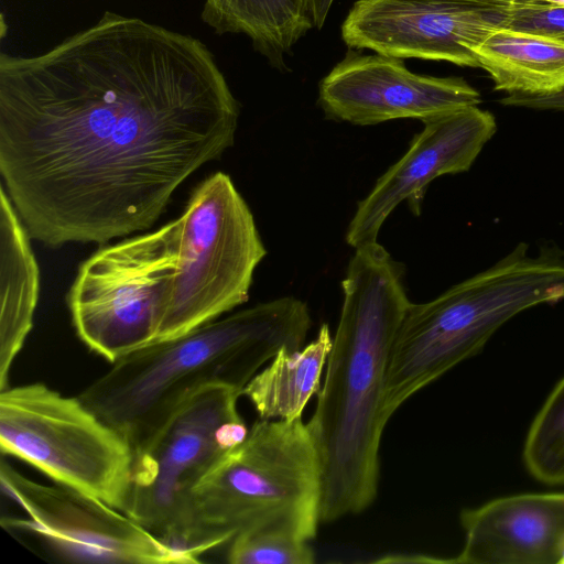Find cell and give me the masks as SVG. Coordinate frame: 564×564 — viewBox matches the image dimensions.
I'll return each instance as SVG.
<instances>
[{
    "mask_svg": "<svg viewBox=\"0 0 564 564\" xmlns=\"http://www.w3.org/2000/svg\"><path fill=\"white\" fill-rule=\"evenodd\" d=\"M177 219V273L155 341L183 335L246 303L254 270L267 256L248 204L224 172L197 185Z\"/></svg>",
    "mask_w": 564,
    "mask_h": 564,
    "instance_id": "cell-8",
    "label": "cell"
},
{
    "mask_svg": "<svg viewBox=\"0 0 564 564\" xmlns=\"http://www.w3.org/2000/svg\"><path fill=\"white\" fill-rule=\"evenodd\" d=\"M192 507L206 552L240 531L283 525L312 540L321 508L318 455L302 419L257 421L196 484Z\"/></svg>",
    "mask_w": 564,
    "mask_h": 564,
    "instance_id": "cell-5",
    "label": "cell"
},
{
    "mask_svg": "<svg viewBox=\"0 0 564 564\" xmlns=\"http://www.w3.org/2000/svg\"><path fill=\"white\" fill-rule=\"evenodd\" d=\"M0 448L58 485L124 512L133 449L78 397L41 382L0 391Z\"/></svg>",
    "mask_w": 564,
    "mask_h": 564,
    "instance_id": "cell-7",
    "label": "cell"
},
{
    "mask_svg": "<svg viewBox=\"0 0 564 564\" xmlns=\"http://www.w3.org/2000/svg\"><path fill=\"white\" fill-rule=\"evenodd\" d=\"M523 458L538 480L564 484V378L535 416L525 440Z\"/></svg>",
    "mask_w": 564,
    "mask_h": 564,
    "instance_id": "cell-18",
    "label": "cell"
},
{
    "mask_svg": "<svg viewBox=\"0 0 564 564\" xmlns=\"http://www.w3.org/2000/svg\"><path fill=\"white\" fill-rule=\"evenodd\" d=\"M479 1L497 3V4H510V3L528 2V1H533V0H479Z\"/></svg>",
    "mask_w": 564,
    "mask_h": 564,
    "instance_id": "cell-24",
    "label": "cell"
},
{
    "mask_svg": "<svg viewBox=\"0 0 564 564\" xmlns=\"http://www.w3.org/2000/svg\"><path fill=\"white\" fill-rule=\"evenodd\" d=\"M502 28L564 42V6L543 0L510 3Z\"/></svg>",
    "mask_w": 564,
    "mask_h": 564,
    "instance_id": "cell-20",
    "label": "cell"
},
{
    "mask_svg": "<svg viewBox=\"0 0 564 564\" xmlns=\"http://www.w3.org/2000/svg\"><path fill=\"white\" fill-rule=\"evenodd\" d=\"M318 101L327 118L357 126L433 117L478 106L480 94L463 78L410 72L402 58L349 52L323 78Z\"/></svg>",
    "mask_w": 564,
    "mask_h": 564,
    "instance_id": "cell-13",
    "label": "cell"
},
{
    "mask_svg": "<svg viewBox=\"0 0 564 564\" xmlns=\"http://www.w3.org/2000/svg\"><path fill=\"white\" fill-rule=\"evenodd\" d=\"M519 242L507 256L425 303H410L392 344L383 417L415 392L478 354L517 314L564 301V249L529 254Z\"/></svg>",
    "mask_w": 564,
    "mask_h": 564,
    "instance_id": "cell-4",
    "label": "cell"
},
{
    "mask_svg": "<svg viewBox=\"0 0 564 564\" xmlns=\"http://www.w3.org/2000/svg\"><path fill=\"white\" fill-rule=\"evenodd\" d=\"M543 1H549V2L558 3V4L564 6V0H543Z\"/></svg>",
    "mask_w": 564,
    "mask_h": 564,
    "instance_id": "cell-25",
    "label": "cell"
},
{
    "mask_svg": "<svg viewBox=\"0 0 564 564\" xmlns=\"http://www.w3.org/2000/svg\"><path fill=\"white\" fill-rule=\"evenodd\" d=\"M404 267L378 241L355 249L317 403L306 423L321 469V522L360 513L376 499L386 373L410 300Z\"/></svg>",
    "mask_w": 564,
    "mask_h": 564,
    "instance_id": "cell-2",
    "label": "cell"
},
{
    "mask_svg": "<svg viewBox=\"0 0 564 564\" xmlns=\"http://www.w3.org/2000/svg\"><path fill=\"white\" fill-rule=\"evenodd\" d=\"M241 391L207 387L188 399L143 446L133 449L124 513L167 542L186 564L203 547L192 507L200 478L247 436L238 411Z\"/></svg>",
    "mask_w": 564,
    "mask_h": 564,
    "instance_id": "cell-6",
    "label": "cell"
},
{
    "mask_svg": "<svg viewBox=\"0 0 564 564\" xmlns=\"http://www.w3.org/2000/svg\"><path fill=\"white\" fill-rule=\"evenodd\" d=\"M500 102L510 107L564 111V89L558 93L541 96L511 94L502 98Z\"/></svg>",
    "mask_w": 564,
    "mask_h": 564,
    "instance_id": "cell-21",
    "label": "cell"
},
{
    "mask_svg": "<svg viewBox=\"0 0 564 564\" xmlns=\"http://www.w3.org/2000/svg\"><path fill=\"white\" fill-rule=\"evenodd\" d=\"M495 89L541 96L564 89V42L503 28L490 30L474 47Z\"/></svg>",
    "mask_w": 564,
    "mask_h": 564,
    "instance_id": "cell-16",
    "label": "cell"
},
{
    "mask_svg": "<svg viewBox=\"0 0 564 564\" xmlns=\"http://www.w3.org/2000/svg\"><path fill=\"white\" fill-rule=\"evenodd\" d=\"M231 0H205L202 19L215 31L225 23L229 13Z\"/></svg>",
    "mask_w": 564,
    "mask_h": 564,
    "instance_id": "cell-22",
    "label": "cell"
},
{
    "mask_svg": "<svg viewBox=\"0 0 564 564\" xmlns=\"http://www.w3.org/2000/svg\"><path fill=\"white\" fill-rule=\"evenodd\" d=\"M0 391L32 329L40 272L30 239L4 188L0 187Z\"/></svg>",
    "mask_w": 564,
    "mask_h": 564,
    "instance_id": "cell-15",
    "label": "cell"
},
{
    "mask_svg": "<svg viewBox=\"0 0 564 564\" xmlns=\"http://www.w3.org/2000/svg\"><path fill=\"white\" fill-rule=\"evenodd\" d=\"M178 219L105 246L79 267L67 293L76 334L110 364L156 340L178 267Z\"/></svg>",
    "mask_w": 564,
    "mask_h": 564,
    "instance_id": "cell-9",
    "label": "cell"
},
{
    "mask_svg": "<svg viewBox=\"0 0 564 564\" xmlns=\"http://www.w3.org/2000/svg\"><path fill=\"white\" fill-rule=\"evenodd\" d=\"M311 325L296 297L259 303L120 357L78 398L137 449L200 390L242 392L281 349H301Z\"/></svg>",
    "mask_w": 564,
    "mask_h": 564,
    "instance_id": "cell-3",
    "label": "cell"
},
{
    "mask_svg": "<svg viewBox=\"0 0 564 564\" xmlns=\"http://www.w3.org/2000/svg\"><path fill=\"white\" fill-rule=\"evenodd\" d=\"M509 4L479 0H358L341 25L344 42L397 58L479 67L474 47L502 28Z\"/></svg>",
    "mask_w": 564,
    "mask_h": 564,
    "instance_id": "cell-11",
    "label": "cell"
},
{
    "mask_svg": "<svg viewBox=\"0 0 564 564\" xmlns=\"http://www.w3.org/2000/svg\"><path fill=\"white\" fill-rule=\"evenodd\" d=\"M239 115L200 40L107 11L41 54L1 53V186L32 239L106 243L150 229Z\"/></svg>",
    "mask_w": 564,
    "mask_h": 564,
    "instance_id": "cell-1",
    "label": "cell"
},
{
    "mask_svg": "<svg viewBox=\"0 0 564 564\" xmlns=\"http://www.w3.org/2000/svg\"><path fill=\"white\" fill-rule=\"evenodd\" d=\"M463 564H564V492L495 499L460 513Z\"/></svg>",
    "mask_w": 564,
    "mask_h": 564,
    "instance_id": "cell-14",
    "label": "cell"
},
{
    "mask_svg": "<svg viewBox=\"0 0 564 564\" xmlns=\"http://www.w3.org/2000/svg\"><path fill=\"white\" fill-rule=\"evenodd\" d=\"M333 2L334 0H310V11L314 28L321 29L324 25Z\"/></svg>",
    "mask_w": 564,
    "mask_h": 564,
    "instance_id": "cell-23",
    "label": "cell"
},
{
    "mask_svg": "<svg viewBox=\"0 0 564 564\" xmlns=\"http://www.w3.org/2000/svg\"><path fill=\"white\" fill-rule=\"evenodd\" d=\"M0 482L25 513L1 519L4 528L32 533L66 561L98 564H186L167 542L124 512L63 485L26 478L4 459Z\"/></svg>",
    "mask_w": 564,
    "mask_h": 564,
    "instance_id": "cell-10",
    "label": "cell"
},
{
    "mask_svg": "<svg viewBox=\"0 0 564 564\" xmlns=\"http://www.w3.org/2000/svg\"><path fill=\"white\" fill-rule=\"evenodd\" d=\"M333 337L323 324L313 341L296 351L281 349L269 366L243 388L262 420L302 417L310 399L321 389V377L332 348Z\"/></svg>",
    "mask_w": 564,
    "mask_h": 564,
    "instance_id": "cell-17",
    "label": "cell"
},
{
    "mask_svg": "<svg viewBox=\"0 0 564 564\" xmlns=\"http://www.w3.org/2000/svg\"><path fill=\"white\" fill-rule=\"evenodd\" d=\"M423 123L406 152L358 203L346 231L350 247L376 242L382 225L402 202H406L414 216H420L431 182L442 175L467 172L497 131L495 116L478 106L443 113Z\"/></svg>",
    "mask_w": 564,
    "mask_h": 564,
    "instance_id": "cell-12",
    "label": "cell"
},
{
    "mask_svg": "<svg viewBox=\"0 0 564 564\" xmlns=\"http://www.w3.org/2000/svg\"><path fill=\"white\" fill-rule=\"evenodd\" d=\"M231 564H312L315 554L299 532L283 525L253 527L238 532L228 543Z\"/></svg>",
    "mask_w": 564,
    "mask_h": 564,
    "instance_id": "cell-19",
    "label": "cell"
}]
</instances>
